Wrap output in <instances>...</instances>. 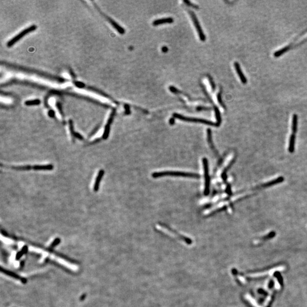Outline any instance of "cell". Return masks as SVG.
I'll return each mask as SVG.
<instances>
[{
	"instance_id": "9a60e30c",
	"label": "cell",
	"mask_w": 307,
	"mask_h": 307,
	"mask_svg": "<svg viewBox=\"0 0 307 307\" xmlns=\"http://www.w3.org/2000/svg\"><path fill=\"white\" fill-rule=\"evenodd\" d=\"M298 115L294 114L292 117V131L293 134L296 133L298 130Z\"/></svg>"
},
{
	"instance_id": "4fadbf2b",
	"label": "cell",
	"mask_w": 307,
	"mask_h": 307,
	"mask_svg": "<svg viewBox=\"0 0 307 307\" xmlns=\"http://www.w3.org/2000/svg\"><path fill=\"white\" fill-rule=\"evenodd\" d=\"M284 178L283 177H279V178L278 179H275L274 180H272L270 182H268L267 183H265L263 185H262V187H264V188H266V187H271L274 185H275V184H277L278 183H281L284 181Z\"/></svg>"
},
{
	"instance_id": "52a82bcc",
	"label": "cell",
	"mask_w": 307,
	"mask_h": 307,
	"mask_svg": "<svg viewBox=\"0 0 307 307\" xmlns=\"http://www.w3.org/2000/svg\"><path fill=\"white\" fill-rule=\"evenodd\" d=\"M203 166L204 168L205 180V194L208 195L209 193V185H210V178L209 175V170L208 161L206 158H204L203 160Z\"/></svg>"
},
{
	"instance_id": "9c48e42d",
	"label": "cell",
	"mask_w": 307,
	"mask_h": 307,
	"mask_svg": "<svg viewBox=\"0 0 307 307\" xmlns=\"http://www.w3.org/2000/svg\"><path fill=\"white\" fill-rule=\"evenodd\" d=\"M116 109H114L112 111V112L110 114V116L108 120V122H107V124L106 125H105V130H104V132H103V134L102 135V138L103 139H106L108 138V136H109V131H110V125L113 122V120L114 119V117L116 114Z\"/></svg>"
},
{
	"instance_id": "d6986e66",
	"label": "cell",
	"mask_w": 307,
	"mask_h": 307,
	"mask_svg": "<svg viewBox=\"0 0 307 307\" xmlns=\"http://www.w3.org/2000/svg\"><path fill=\"white\" fill-rule=\"evenodd\" d=\"M184 2L185 3H186L187 5H188V6H191V7H193V8H195V9H199V6H197V5H195V4L192 3H191V2L189 1H188V0H185V1H184Z\"/></svg>"
},
{
	"instance_id": "3957f363",
	"label": "cell",
	"mask_w": 307,
	"mask_h": 307,
	"mask_svg": "<svg viewBox=\"0 0 307 307\" xmlns=\"http://www.w3.org/2000/svg\"><path fill=\"white\" fill-rule=\"evenodd\" d=\"M153 177L157 178L164 176H183L191 178H199L200 176L196 174H192L189 172H184L179 171H163L160 172H155L153 174Z\"/></svg>"
},
{
	"instance_id": "484cf974",
	"label": "cell",
	"mask_w": 307,
	"mask_h": 307,
	"mask_svg": "<svg viewBox=\"0 0 307 307\" xmlns=\"http://www.w3.org/2000/svg\"><path fill=\"white\" fill-rule=\"evenodd\" d=\"M56 106H57V109H58L59 112L61 114V115L63 116V111H62V105H61V104H60L59 102H57V103H56Z\"/></svg>"
},
{
	"instance_id": "d6a6232c",
	"label": "cell",
	"mask_w": 307,
	"mask_h": 307,
	"mask_svg": "<svg viewBox=\"0 0 307 307\" xmlns=\"http://www.w3.org/2000/svg\"><path fill=\"white\" fill-rule=\"evenodd\" d=\"M273 285H274V282L273 281H270V283H269V287H270V288H272V287L273 286Z\"/></svg>"
},
{
	"instance_id": "6da1fadb",
	"label": "cell",
	"mask_w": 307,
	"mask_h": 307,
	"mask_svg": "<svg viewBox=\"0 0 307 307\" xmlns=\"http://www.w3.org/2000/svg\"><path fill=\"white\" fill-rule=\"evenodd\" d=\"M1 64H2V65H4V66H5L6 67H9V68H13V69H14V70H19V71H23V72H25L34 74L37 75H38V76L44 77H45V78H49V79L51 80L57 81L60 82H66V81H67V80H66V79H64V78H62V77L55 76L51 75H50V74H46V73H45V72H41V71H37V70H35L28 69V68H27L24 67H21V66H16V65H12V64L7 63H6V62H1Z\"/></svg>"
},
{
	"instance_id": "2e32d148",
	"label": "cell",
	"mask_w": 307,
	"mask_h": 307,
	"mask_svg": "<svg viewBox=\"0 0 307 307\" xmlns=\"http://www.w3.org/2000/svg\"><path fill=\"white\" fill-rule=\"evenodd\" d=\"M214 111L216 113V117L217 118V122L216 123V124L217 126H219L221 123V117L220 112L218 108H217L216 106H214Z\"/></svg>"
},
{
	"instance_id": "ac0fdd59",
	"label": "cell",
	"mask_w": 307,
	"mask_h": 307,
	"mask_svg": "<svg viewBox=\"0 0 307 307\" xmlns=\"http://www.w3.org/2000/svg\"><path fill=\"white\" fill-rule=\"evenodd\" d=\"M41 103V101L39 99H35L33 100H29L25 102V104L27 106H32V105H38Z\"/></svg>"
},
{
	"instance_id": "ba28073f",
	"label": "cell",
	"mask_w": 307,
	"mask_h": 307,
	"mask_svg": "<svg viewBox=\"0 0 307 307\" xmlns=\"http://www.w3.org/2000/svg\"><path fill=\"white\" fill-rule=\"evenodd\" d=\"M95 7L97 9V10L99 11V13H100L102 14V16H103V17H105V18L109 22V23H110L113 26V27H114V28H115V29H116V30L120 34H125V29H124V28H122L121 26L119 25L116 22H115L114 20H113L111 18L109 17L108 16H107L106 15H105L104 13H103L102 11L100 10V9L97 6L95 5Z\"/></svg>"
},
{
	"instance_id": "8fae6325",
	"label": "cell",
	"mask_w": 307,
	"mask_h": 307,
	"mask_svg": "<svg viewBox=\"0 0 307 307\" xmlns=\"http://www.w3.org/2000/svg\"><path fill=\"white\" fill-rule=\"evenodd\" d=\"M173 22H174V19L171 17H169V18H165L155 20L154 21L153 25V26L160 25L165 24H171Z\"/></svg>"
},
{
	"instance_id": "603a6c76",
	"label": "cell",
	"mask_w": 307,
	"mask_h": 307,
	"mask_svg": "<svg viewBox=\"0 0 307 307\" xmlns=\"http://www.w3.org/2000/svg\"><path fill=\"white\" fill-rule=\"evenodd\" d=\"M60 239H59V238H56L55 240H54V241L52 243L51 246H50V247L52 248L53 247H55L56 245H57L58 243H60Z\"/></svg>"
},
{
	"instance_id": "f1b7e54d",
	"label": "cell",
	"mask_w": 307,
	"mask_h": 307,
	"mask_svg": "<svg viewBox=\"0 0 307 307\" xmlns=\"http://www.w3.org/2000/svg\"><path fill=\"white\" fill-rule=\"evenodd\" d=\"M209 80H210V84H211L212 89H213V90H214V89H215V85H214V82H213V80H212V79L210 78V77H209Z\"/></svg>"
},
{
	"instance_id": "1f68e13d",
	"label": "cell",
	"mask_w": 307,
	"mask_h": 307,
	"mask_svg": "<svg viewBox=\"0 0 307 307\" xmlns=\"http://www.w3.org/2000/svg\"><path fill=\"white\" fill-rule=\"evenodd\" d=\"M174 123H175V120H174V118H171L170 120V124L171 125H174Z\"/></svg>"
},
{
	"instance_id": "ffe728a7",
	"label": "cell",
	"mask_w": 307,
	"mask_h": 307,
	"mask_svg": "<svg viewBox=\"0 0 307 307\" xmlns=\"http://www.w3.org/2000/svg\"><path fill=\"white\" fill-rule=\"evenodd\" d=\"M74 84L78 88H85V85L82 82H80V81H74Z\"/></svg>"
},
{
	"instance_id": "7402d4cb",
	"label": "cell",
	"mask_w": 307,
	"mask_h": 307,
	"mask_svg": "<svg viewBox=\"0 0 307 307\" xmlns=\"http://www.w3.org/2000/svg\"><path fill=\"white\" fill-rule=\"evenodd\" d=\"M217 100H218V101L220 103V104L224 108H225V105H224V102H222V99H221V93H218L217 95Z\"/></svg>"
},
{
	"instance_id": "83f0119b",
	"label": "cell",
	"mask_w": 307,
	"mask_h": 307,
	"mask_svg": "<svg viewBox=\"0 0 307 307\" xmlns=\"http://www.w3.org/2000/svg\"><path fill=\"white\" fill-rule=\"evenodd\" d=\"M49 116L50 117L53 118L55 117V112L53 110H50L49 112Z\"/></svg>"
},
{
	"instance_id": "7c38bea8",
	"label": "cell",
	"mask_w": 307,
	"mask_h": 307,
	"mask_svg": "<svg viewBox=\"0 0 307 307\" xmlns=\"http://www.w3.org/2000/svg\"><path fill=\"white\" fill-rule=\"evenodd\" d=\"M103 174H104L103 170H101L99 171V172L98 173V175H97V178L96 179L95 184H94L93 189H94L95 192H97L98 191L99 188L100 183V181H101V180L102 179V176H103Z\"/></svg>"
},
{
	"instance_id": "4316f807",
	"label": "cell",
	"mask_w": 307,
	"mask_h": 307,
	"mask_svg": "<svg viewBox=\"0 0 307 307\" xmlns=\"http://www.w3.org/2000/svg\"><path fill=\"white\" fill-rule=\"evenodd\" d=\"M74 137L77 138V139H80V140H82V139H84V138H83V137H82L81 135H80L79 133H76V132H75V134H74Z\"/></svg>"
},
{
	"instance_id": "277c9868",
	"label": "cell",
	"mask_w": 307,
	"mask_h": 307,
	"mask_svg": "<svg viewBox=\"0 0 307 307\" xmlns=\"http://www.w3.org/2000/svg\"><path fill=\"white\" fill-rule=\"evenodd\" d=\"M173 116L175 117V118H178L179 120H180L181 121H187V122H198V123H201V124H206V125H212V126H216V124L211 122V121H208V120H206L204 119H200V118H190V117H184L182 115H180L179 114H177V113H174L173 114Z\"/></svg>"
},
{
	"instance_id": "5bb4252c",
	"label": "cell",
	"mask_w": 307,
	"mask_h": 307,
	"mask_svg": "<svg viewBox=\"0 0 307 307\" xmlns=\"http://www.w3.org/2000/svg\"><path fill=\"white\" fill-rule=\"evenodd\" d=\"M295 138H296V137H295V134H292V135H291V137L289 138V147H288L289 152L291 153H292L295 150Z\"/></svg>"
},
{
	"instance_id": "e0dca14e",
	"label": "cell",
	"mask_w": 307,
	"mask_h": 307,
	"mask_svg": "<svg viewBox=\"0 0 307 307\" xmlns=\"http://www.w3.org/2000/svg\"><path fill=\"white\" fill-rule=\"evenodd\" d=\"M289 49V47H285L281 49L278 50V51H276L274 54V56L276 57H279L280 56H281V55H283L284 53H285L287 51H288Z\"/></svg>"
},
{
	"instance_id": "44dd1931",
	"label": "cell",
	"mask_w": 307,
	"mask_h": 307,
	"mask_svg": "<svg viewBox=\"0 0 307 307\" xmlns=\"http://www.w3.org/2000/svg\"><path fill=\"white\" fill-rule=\"evenodd\" d=\"M170 90L174 93H175V94H179V93H181V92H180V91H179L177 88H176L175 87H173V86H171L170 87Z\"/></svg>"
},
{
	"instance_id": "8992f818",
	"label": "cell",
	"mask_w": 307,
	"mask_h": 307,
	"mask_svg": "<svg viewBox=\"0 0 307 307\" xmlns=\"http://www.w3.org/2000/svg\"><path fill=\"white\" fill-rule=\"evenodd\" d=\"M189 13L192 19V21L193 22V24H194V25L195 26L196 30H197V31L198 32V34H199V38L202 41H205L206 40V37H205V35L204 34L203 32V31L201 27V26L199 24V22L197 18V17L196 16V15L195 14V13L192 11H191L189 10Z\"/></svg>"
},
{
	"instance_id": "30bf717a",
	"label": "cell",
	"mask_w": 307,
	"mask_h": 307,
	"mask_svg": "<svg viewBox=\"0 0 307 307\" xmlns=\"http://www.w3.org/2000/svg\"><path fill=\"white\" fill-rule=\"evenodd\" d=\"M234 67H235V69L238 74V75L239 77L240 78V80H241V82L243 84H246L247 83V78H246V77L245 76V75H243V72L241 70V67H240V66L239 64V63L238 62H235L234 63Z\"/></svg>"
},
{
	"instance_id": "f546056e",
	"label": "cell",
	"mask_w": 307,
	"mask_h": 307,
	"mask_svg": "<svg viewBox=\"0 0 307 307\" xmlns=\"http://www.w3.org/2000/svg\"><path fill=\"white\" fill-rule=\"evenodd\" d=\"M99 126H100V125H99V126H97L96 128H95V129H94V130H93V131H92L91 132V133L90 134V135H89V137H91V136L93 135V134H95V133H96V131H97V130H98V129H99Z\"/></svg>"
},
{
	"instance_id": "4dcf8cb0",
	"label": "cell",
	"mask_w": 307,
	"mask_h": 307,
	"mask_svg": "<svg viewBox=\"0 0 307 307\" xmlns=\"http://www.w3.org/2000/svg\"><path fill=\"white\" fill-rule=\"evenodd\" d=\"M168 48H167L166 46H164V47H163L162 48V51L163 52H164V53H165V52H167L168 51Z\"/></svg>"
},
{
	"instance_id": "7a4b0ae2",
	"label": "cell",
	"mask_w": 307,
	"mask_h": 307,
	"mask_svg": "<svg viewBox=\"0 0 307 307\" xmlns=\"http://www.w3.org/2000/svg\"><path fill=\"white\" fill-rule=\"evenodd\" d=\"M156 228L157 229L164 233L165 234L169 235L175 238V239H179L187 245H191L192 243V241L190 238L186 237L185 236H184L183 235H181L180 234L177 233L176 231L172 230L170 227H168L167 226L165 225H163V224L158 225L156 226Z\"/></svg>"
},
{
	"instance_id": "5b68a950",
	"label": "cell",
	"mask_w": 307,
	"mask_h": 307,
	"mask_svg": "<svg viewBox=\"0 0 307 307\" xmlns=\"http://www.w3.org/2000/svg\"><path fill=\"white\" fill-rule=\"evenodd\" d=\"M37 28V26L35 25H32L30 26L29 27L25 29L24 30L22 31L20 33H19L18 35H17L15 37L12 38L10 41H9L7 43V47H11L12 46H13L16 42H17L20 39H21L22 37H24L25 35L30 33V32H32L34 31Z\"/></svg>"
},
{
	"instance_id": "cb8c5ba5",
	"label": "cell",
	"mask_w": 307,
	"mask_h": 307,
	"mask_svg": "<svg viewBox=\"0 0 307 307\" xmlns=\"http://www.w3.org/2000/svg\"><path fill=\"white\" fill-rule=\"evenodd\" d=\"M124 107H125V114L126 115H128L130 114V106L128 104H125L124 105Z\"/></svg>"
},
{
	"instance_id": "d4e9b609",
	"label": "cell",
	"mask_w": 307,
	"mask_h": 307,
	"mask_svg": "<svg viewBox=\"0 0 307 307\" xmlns=\"http://www.w3.org/2000/svg\"><path fill=\"white\" fill-rule=\"evenodd\" d=\"M275 233L274 231H272V232H271L269 234L267 235H266L265 237H264L263 238H264V239H270V238H271L274 237L275 236Z\"/></svg>"
}]
</instances>
